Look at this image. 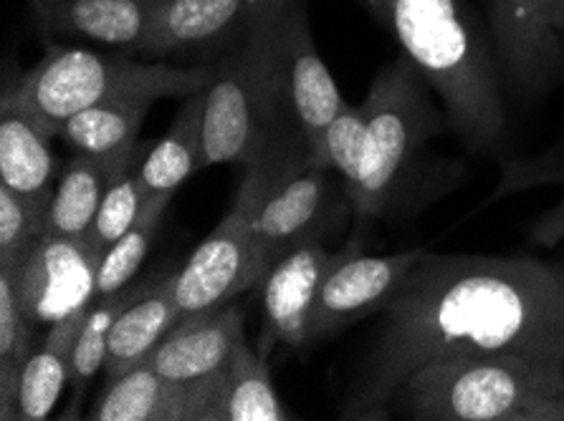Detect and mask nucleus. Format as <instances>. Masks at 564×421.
I'll list each match as a JSON object with an SVG mask.
<instances>
[{"instance_id":"obj_18","label":"nucleus","mask_w":564,"mask_h":421,"mask_svg":"<svg viewBox=\"0 0 564 421\" xmlns=\"http://www.w3.org/2000/svg\"><path fill=\"white\" fill-rule=\"evenodd\" d=\"M152 142H137L119 154L74 152L58 171L56 190L51 197L48 235L66 240H89L101 200L127 167L137 165L150 152Z\"/></svg>"},{"instance_id":"obj_7","label":"nucleus","mask_w":564,"mask_h":421,"mask_svg":"<svg viewBox=\"0 0 564 421\" xmlns=\"http://www.w3.org/2000/svg\"><path fill=\"white\" fill-rule=\"evenodd\" d=\"M304 162L310 159L267 162V165L241 169V185H238V192L224 220L210 230V235L195 247L187 263L175 273V298L181 306V315L230 303V300L249 293L251 288L261 286L263 275L256 263L251 235L256 210L269 187Z\"/></svg>"},{"instance_id":"obj_11","label":"nucleus","mask_w":564,"mask_h":421,"mask_svg":"<svg viewBox=\"0 0 564 421\" xmlns=\"http://www.w3.org/2000/svg\"><path fill=\"white\" fill-rule=\"evenodd\" d=\"M276 54L284 76L289 104L306 136L310 162L324 167V136L329 124L347 107L329 66L316 48L306 0H289L276 23Z\"/></svg>"},{"instance_id":"obj_15","label":"nucleus","mask_w":564,"mask_h":421,"mask_svg":"<svg viewBox=\"0 0 564 421\" xmlns=\"http://www.w3.org/2000/svg\"><path fill=\"white\" fill-rule=\"evenodd\" d=\"M224 372L195 381L167 379L148 361L132 366L105 389L87 411L91 421H218Z\"/></svg>"},{"instance_id":"obj_6","label":"nucleus","mask_w":564,"mask_h":421,"mask_svg":"<svg viewBox=\"0 0 564 421\" xmlns=\"http://www.w3.org/2000/svg\"><path fill=\"white\" fill-rule=\"evenodd\" d=\"M362 109L367 119L362 177L347 197L357 237L384 218L429 144L451 129L429 81L403 54L375 71Z\"/></svg>"},{"instance_id":"obj_19","label":"nucleus","mask_w":564,"mask_h":421,"mask_svg":"<svg viewBox=\"0 0 564 421\" xmlns=\"http://www.w3.org/2000/svg\"><path fill=\"white\" fill-rule=\"evenodd\" d=\"M51 136L23 111L0 104V185L39 202H51L58 162Z\"/></svg>"},{"instance_id":"obj_23","label":"nucleus","mask_w":564,"mask_h":421,"mask_svg":"<svg viewBox=\"0 0 564 421\" xmlns=\"http://www.w3.org/2000/svg\"><path fill=\"white\" fill-rule=\"evenodd\" d=\"M155 280L158 278L134 280L124 290H119V293L94 298L87 315H84L79 336H76V343H74L72 379H68V384H72V401H68V407L64 409L62 419L82 417V401L87 397L89 386L94 384V379H97L99 372H105L112 325L117 323V318L124 313V308L130 306L132 300L140 298Z\"/></svg>"},{"instance_id":"obj_2","label":"nucleus","mask_w":564,"mask_h":421,"mask_svg":"<svg viewBox=\"0 0 564 421\" xmlns=\"http://www.w3.org/2000/svg\"><path fill=\"white\" fill-rule=\"evenodd\" d=\"M441 99L451 132L476 154L507 136V86L471 0H360Z\"/></svg>"},{"instance_id":"obj_21","label":"nucleus","mask_w":564,"mask_h":421,"mask_svg":"<svg viewBox=\"0 0 564 421\" xmlns=\"http://www.w3.org/2000/svg\"><path fill=\"white\" fill-rule=\"evenodd\" d=\"M205 169V89L181 99L167 132L152 142L140 175L148 195H175Z\"/></svg>"},{"instance_id":"obj_27","label":"nucleus","mask_w":564,"mask_h":421,"mask_svg":"<svg viewBox=\"0 0 564 421\" xmlns=\"http://www.w3.org/2000/svg\"><path fill=\"white\" fill-rule=\"evenodd\" d=\"M175 195H152L137 218L134 225L124 232L109 251L101 255L97 270V296H112L134 282L144 257L155 243L162 218L173 202Z\"/></svg>"},{"instance_id":"obj_25","label":"nucleus","mask_w":564,"mask_h":421,"mask_svg":"<svg viewBox=\"0 0 564 421\" xmlns=\"http://www.w3.org/2000/svg\"><path fill=\"white\" fill-rule=\"evenodd\" d=\"M155 104L158 101L150 97L105 101L66 119L58 129V140L72 152L119 154L140 142L144 119Z\"/></svg>"},{"instance_id":"obj_20","label":"nucleus","mask_w":564,"mask_h":421,"mask_svg":"<svg viewBox=\"0 0 564 421\" xmlns=\"http://www.w3.org/2000/svg\"><path fill=\"white\" fill-rule=\"evenodd\" d=\"M181 321V306L175 298V273L158 278L144 293L124 308L109 333L105 376L117 379L132 366L148 361L167 331Z\"/></svg>"},{"instance_id":"obj_16","label":"nucleus","mask_w":564,"mask_h":421,"mask_svg":"<svg viewBox=\"0 0 564 421\" xmlns=\"http://www.w3.org/2000/svg\"><path fill=\"white\" fill-rule=\"evenodd\" d=\"M339 251H329L324 237H306L271 265L261 280L263 329L259 339L261 356L273 348H306V323L324 275L337 261Z\"/></svg>"},{"instance_id":"obj_33","label":"nucleus","mask_w":564,"mask_h":421,"mask_svg":"<svg viewBox=\"0 0 564 421\" xmlns=\"http://www.w3.org/2000/svg\"><path fill=\"white\" fill-rule=\"evenodd\" d=\"M554 265V273H557V280H560V290H562V308H564V263H552Z\"/></svg>"},{"instance_id":"obj_32","label":"nucleus","mask_w":564,"mask_h":421,"mask_svg":"<svg viewBox=\"0 0 564 421\" xmlns=\"http://www.w3.org/2000/svg\"><path fill=\"white\" fill-rule=\"evenodd\" d=\"M550 5H552L554 29H557L560 36L564 38V0H550Z\"/></svg>"},{"instance_id":"obj_24","label":"nucleus","mask_w":564,"mask_h":421,"mask_svg":"<svg viewBox=\"0 0 564 421\" xmlns=\"http://www.w3.org/2000/svg\"><path fill=\"white\" fill-rule=\"evenodd\" d=\"M292 411L284 407L271 381L269 358L249 341L234 351L224 368V389L218 401V421H289Z\"/></svg>"},{"instance_id":"obj_26","label":"nucleus","mask_w":564,"mask_h":421,"mask_svg":"<svg viewBox=\"0 0 564 421\" xmlns=\"http://www.w3.org/2000/svg\"><path fill=\"white\" fill-rule=\"evenodd\" d=\"M41 325L25 313L15 288L6 273H0V419L13 421L15 391L25 361L41 343Z\"/></svg>"},{"instance_id":"obj_5","label":"nucleus","mask_w":564,"mask_h":421,"mask_svg":"<svg viewBox=\"0 0 564 421\" xmlns=\"http://www.w3.org/2000/svg\"><path fill=\"white\" fill-rule=\"evenodd\" d=\"M392 417L421 421H564V386L503 356L435 358L400 386Z\"/></svg>"},{"instance_id":"obj_12","label":"nucleus","mask_w":564,"mask_h":421,"mask_svg":"<svg viewBox=\"0 0 564 421\" xmlns=\"http://www.w3.org/2000/svg\"><path fill=\"white\" fill-rule=\"evenodd\" d=\"M97 270L99 255L89 240L46 235L19 268L0 273L11 278L25 313L48 329L94 303Z\"/></svg>"},{"instance_id":"obj_1","label":"nucleus","mask_w":564,"mask_h":421,"mask_svg":"<svg viewBox=\"0 0 564 421\" xmlns=\"http://www.w3.org/2000/svg\"><path fill=\"white\" fill-rule=\"evenodd\" d=\"M481 354L564 386V308L552 263L529 255L425 253L388 306L341 419H390L392 401L435 358Z\"/></svg>"},{"instance_id":"obj_17","label":"nucleus","mask_w":564,"mask_h":421,"mask_svg":"<svg viewBox=\"0 0 564 421\" xmlns=\"http://www.w3.org/2000/svg\"><path fill=\"white\" fill-rule=\"evenodd\" d=\"M246 341V313L238 300L181 315L158 343L148 364L167 379L195 381L224 372L234 351Z\"/></svg>"},{"instance_id":"obj_8","label":"nucleus","mask_w":564,"mask_h":421,"mask_svg":"<svg viewBox=\"0 0 564 421\" xmlns=\"http://www.w3.org/2000/svg\"><path fill=\"white\" fill-rule=\"evenodd\" d=\"M289 0H162L148 62L210 66L241 48Z\"/></svg>"},{"instance_id":"obj_29","label":"nucleus","mask_w":564,"mask_h":421,"mask_svg":"<svg viewBox=\"0 0 564 421\" xmlns=\"http://www.w3.org/2000/svg\"><path fill=\"white\" fill-rule=\"evenodd\" d=\"M140 167L142 159L137 162V165L127 167L122 175H117L115 182L109 185L105 200H101L97 222H94V230L89 235V245L94 247V253L99 255V261L101 255H105L109 247L134 225L144 202L150 200L148 187L142 182Z\"/></svg>"},{"instance_id":"obj_4","label":"nucleus","mask_w":564,"mask_h":421,"mask_svg":"<svg viewBox=\"0 0 564 421\" xmlns=\"http://www.w3.org/2000/svg\"><path fill=\"white\" fill-rule=\"evenodd\" d=\"M210 74V66L148 62L82 43H46V54L3 93V104L23 111L56 140L66 119L84 109L127 97L185 99L205 89Z\"/></svg>"},{"instance_id":"obj_28","label":"nucleus","mask_w":564,"mask_h":421,"mask_svg":"<svg viewBox=\"0 0 564 421\" xmlns=\"http://www.w3.org/2000/svg\"><path fill=\"white\" fill-rule=\"evenodd\" d=\"M51 202L8 190L0 185V270H13L48 235Z\"/></svg>"},{"instance_id":"obj_9","label":"nucleus","mask_w":564,"mask_h":421,"mask_svg":"<svg viewBox=\"0 0 564 421\" xmlns=\"http://www.w3.org/2000/svg\"><path fill=\"white\" fill-rule=\"evenodd\" d=\"M357 243L360 237L355 235L341 247L316 290L306 323V346L335 336L337 331L349 329L367 315L380 313L410 268L429 253L415 247L392 255H367L357 251Z\"/></svg>"},{"instance_id":"obj_3","label":"nucleus","mask_w":564,"mask_h":421,"mask_svg":"<svg viewBox=\"0 0 564 421\" xmlns=\"http://www.w3.org/2000/svg\"><path fill=\"white\" fill-rule=\"evenodd\" d=\"M284 11V8H281ZM281 11L234 54L210 64L205 86V169L310 159L276 54Z\"/></svg>"},{"instance_id":"obj_30","label":"nucleus","mask_w":564,"mask_h":421,"mask_svg":"<svg viewBox=\"0 0 564 421\" xmlns=\"http://www.w3.org/2000/svg\"><path fill=\"white\" fill-rule=\"evenodd\" d=\"M365 144H367V119L362 104H349L339 111L335 122L329 124L327 136H324V167L341 179V195L345 200L357 190L362 177L365 162Z\"/></svg>"},{"instance_id":"obj_22","label":"nucleus","mask_w":564,"mask_h":421,"mask_svg":"<svg viewBox=\"0 0 564 421\" xmlns=\"http://www.w3.org/2000/svg\"><path fill=\"white\" fill-rule=\"evenodd\" d=\"M87 311L48 325V333L23 366L19 391H15L13 421H44L56 409L64 386L72 379L74 343Z\"/></svg>"},{"instance_id":"obj_13","label":"nucleus","mask_w":564,"mask_h":421,"mask_svg":"<svg viewBox=\"0 0 564 421\" xmlns=\"http://www.w3.org/2000/svg\"><path fill=\"white\" fill-rule=\"evenodd\" d=\"M162 0H31V23L46 43H82L148 58Z\"/></svg>"},{"instance_id":"obj_34","label":"nucleus","mask_w":564,"mask_h":421,"mask_svg":"<svg viewBox=\"0 0 564 421\" xmlns=\"http://www.w3.org/2000/svg\"><path fill=\"white\" fill-rule=\"evenodd\" d=\"M25 3H31V0H25Z\"/></svg>"},{"instance_id":"obj_10","label":"nucleus","mask_w":564,"mask_h":421,"mask_svg":"<svg viewBox=\"0 0 564 421\" xmlns=\"http://www.w3.org/2000/svg\"><path fill=\"white\" fill-rule=\"evenodd\" d=\"M507 93L542 99L564 68V38L550 0H481Z\"/></svg>"},{"instance_id":"obj_14","label":"nucleus","mask_w":564,"mask_h":421,"mask_svg":"<svg viewBox=\"0 0 564 421\" xmlns=\"http://www.w3.org/2000/svg\"><path fill=\"white\" fill-rule=\"evenodd\" d=\"M332 175L335 171L304 162L281 175L263 195L251 228L256 263L263 278L271 265L302 240L324 237L335 214Z\"/></svg>"},{"instance_id":"obj_31","label":"nucleus","mask_w":564,"mask_h":421,"mask_svg":"<svg viewBox=\"0 0 564 421\" xmlns=\"http://www.w3.org/2000/svg\"><path fill=\"white\" fill-rule=\"evenodd\" d=\"M529 245L534 247H557L564 240V192L557 200V204H552L550 210L542 212L540 218L534 220L532 230H529Z\"/></svg>"}]
</instances>
